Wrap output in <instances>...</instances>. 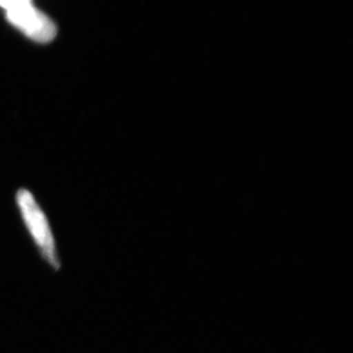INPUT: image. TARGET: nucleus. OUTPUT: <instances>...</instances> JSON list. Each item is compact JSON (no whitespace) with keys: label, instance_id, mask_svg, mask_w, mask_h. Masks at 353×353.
Wrapping results in <instances>:
<instances>
[{"label":"nucleus","instance_id":"nucleus-1","mask_svg":"<svg viewBox=\"0 0 353 353\" xmlns=\"http://www.w3.org/2000/svg\"><path fill=\"white\" fill-rule=\"evenodd\" d=\"M16 201L26 229L41 259L50 265L53 270H59L61 263L58 256L57 241L43 209L31 192L25 189H21L17 192Z\"/></svg>","mask_w":353,"mask_h":353},{"label":"nucleus","instance_id":"nucleus-2","mask_svg":"<svg viewBox=\"0 0 353 353\" xmlns=\"http://www.w3.org/2000/svg\"><path fill=\"white\" fill-rule=\"evenodd\" d=\"M6 11V19L32 41L48 43L57 37L55 23L29 0H6L0 1Z\"/></svg>","mask_w":353,"mask_h":353}]
</instances>
